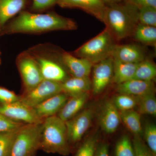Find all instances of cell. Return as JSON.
Segmentation results:
<instances>
[{"label":"cell","instance_id":"obj_1","mask_svg":"<svg viewBox=\"0 0 156 156\" xmlns=\"http://www.w3.org/2000/svg\"><path fill=\"white\" fill-rule=\"evenodd\" d=\"M77 28L76 23L73 20L54 12L37 14L23 11L6 26L4 31L9 34H40Z\"/></svg>","mask_w":156,"mask_h":156},{"label":"cell","instance_id":"obj_2","mask_svg":"<svg viewBox=\"0 0 156 156\" xmlns=\"http://www.w3.org/2000/svg\"><path fill=\"white\" fill-rule=\"evenodd\" d=\"M138 9L126 2L107 5L103 23L115 41L132 35L138 23Z\"/></svg>","mask_w":156,"mask_h":156},{"label":"cell","instance_id":"obj_3","mask_svg":"<svg viewBox=\"0 0 156 156\" xmlns=\"http://www.w3.org/2000/svg\"><path fill=\"white\" fill-rule=\"evenodd\" d=\"M40 149L48 153L64 156L70 153L65 122L58 116L48 117L44 120Z\"/></svg>","mask_w":156,"mask_h":156},{"label":"cell","instance_id":"obj_4","mask_svg":"<svg viewBox=\"0 0 156 156\" xmlns=\"http://www.w3.org/2000/svg\"><path fill=\"white\" fill-rule=\"evenodd\" d=\"M115 40L106 27L100 33L74 51L77 57L85 58L92 64L112 56L116 44Z\"/></svg>","mask_w":156,"mask_h":156},{"label":"cell","instance_id":"obj_5","mask_svg":"<svg viewBox=\"0 0 156 156\" xmlns=\"http://www.w3.org/2000/svg\"><path fill=\"white\" fill-rule=\"evenodd\" d=\"M42 123L25 124L20 128L14 140L11 156H34L40 149Z\"/></svg>","mask_w":156,"mask_h":156},{"label":"cell","instance_id":"obj_6","mask_svg":"<svg viewBox=\"0 0 156 156\" xmlns=\"http://www.w3.org/2000/svg\"><path fill=\"white\" fill-rule=\"evenodd\" d=\"M24 89L28 92L44 80L37 62L30 52H23L16 61Z\"/></svg>","mask_w":156,"mask_h":156},{"label":"cell","instance_id":"obj_7","mask_svg":"<svg viewBox=\"0 0 156 156\" xmlns=\"http://www.w3.org/2000/svg\"><path fill=\"white\" fill-rule=\"evenodd\" d=\"M61 92V83L43 80L36 87L20 96L19 101L34 108L48 98Z\"/></svg>","mask_w":156,"mask_h":156},{"label":"cell","instance_id":"obj_8","mask_svg":"<svg viewBox=\"0 0 156 156\" xmlns=\"http://www.w3.org/2000/svg\"><path fill=\"white\" fill-rule=\"evenodd\" d=\"M114 60L112 56L94 64L92 71V93L98 95L103 92L112 81Z\"/></svg>","mask_w":156,"mask_h":156},{"label":"cell","instance_id":"obj_9","mask_svg":"<svg viewBox=\"0 0 156 156\" xmlns=\"http://www.w3.org/2000/svg\"><path fill=\"white\" fill-rule=\"evenodd\" d=\"M94 110L88 108L65 122L68 139L70 143H76L82 139L92 124Z\"/></svg>","mask_w":156,"mask_h":156},{"label":"cell","instance_id":"obj_10","mask_svg":"<svg viewBox=\"0 0 156 156\" xmlns=\"http://www.w3.org/2000/svg\"><path fill=\"white\" fill-rule=\"evenodd\" d=\"M0 113L11 119L24 124H41L44 121L38 116L34 108L20 101L14 103L1 105Z\"/></svg>","mask_w":156,"mask_h":156},{"label":"cell","instance_id":"obj_11","mask_svg":"<svg viewBox=\"0 0 156 156\" xmlns=\"http://www.w3.org/2000/svg\"><path fill=\"white\" fill-rule=\"evenodd\" d=\"M31 54L38 64L44 80L62 83L69 78L62 64L50 57Z\"/></svg>","mask_w":156,"mask_h":156},{"label":"cell","instance_id":"obj_12","mask_svg":"<svg viewBox=\"0 0 156 156\" xmlns=\"http://www.w3.org/2000/svg\"><path fill=\"white\" fill-rule=\"evenodd\" d=\"M57 5L62 8L81 9L102 22L107 6L103 0H58Z\"/></svg>","mask_w":156,"mask_h":156},{"label":"cell","instance_id":"obj_13","mask_svg":"<svg viewBox=\"0 0 156 156\" xmlns=\"http://www.w3.org/2000/svg\"><path fill=\"white\" fill-rule=\"evenodd\" d=\"M59 60L68 71L74 77H89L93 65L85 58L74 56L66 52L60 54Z\"/></svg>","mask_w":156,"mask_h":156},{"label":"cell","instance_id":"obj_14","mask_svg":"<svg viewBox=\"0 0 156 156\" xmlns=\"http://www.w3.org/2000/svg\"><path fill=\"white\" fill-rule=\"evenodd\" d=\"M112 57L114 60L134 64H138L147 58L144 48L134 44L116 45Z\"/></svg>","mask_w":156,"mask_h":156},{"label":"cell","instance_id":"obj_15","mask_svg":"<svg viewBox=\"0 0 156 156\" xmlns=\"http://www.w3.org/2000/svg\"><path fill=\"white\" fill-rule=\"evenodd\" d=\"M101 128L105 133L113 134L117 131L121 122L119 111L112 100H107L103 103L99 117Z\"/></svg>","mask_w":156,"mask_h":156},{"label":"cell","instance_id":"obj_16","mask_svg":"<svg viewBox=\"0 0 156 156\" xmlns=\"http://www.w3.org/2000/svg\"><path fill=\"white\" fill-rule=\"evenodd\" d=\"M116 91L119 94H127L138 97L155 93V87L153 81H145L132 79L117 85Z\"/></svg>","mask_w":156,"mask_h":156},{"label":"cell","instance_id":"obj_17","mask_svg":"<svg viewBox=\"0 0 156 156\" xmlns=\"http://www.w3.org/2000/svg\"><path fill=\"white\" fill-rule=\"evenodd\" d=\"M68 97L65 93L61 92L40 103L34 109L38 116L43 120L56 115L67 101Z\"/></svg>","mask_w":156,"mask_h":156},{"label":"cell","instance_id":"obj_18","mask_svg":"<svg viewBox=\"0 0 156 156\" xmlns=\"http://www.w3.org/2000/svg\"><path fill=\"white\" fill-rule=\"evenodd\" d=\"M69 97L57 115L65 122L79 113L87 103L89 95V92H87Z\"/></svg>","mask_w":156,"mask_h":156},{"label":"cell","instance_id":"obj_19","mask_svg":"<svg viewBox=\"0 0 156 156\" xmlns=\"http://www.w3.org/2000/svg\"><path fill=\"white\" fill-rule=\"evenodd\" d=\"M27 0H0V28L12 17L23 11Z\"/></svg>","mask_w":156,"mask_h":156},{"label":"cell","instance_id":"obj_20","mask_svg":"<svg viewBox=\"0 0 156 156\" xmlns=\"http://www.w3.org/2000/svg\"><path fill=\"white\" fill-rule=\"evenodd\" d=\"M62 92L69 96L89 92L92 89V83L89 77L69 78L61 83Z\"/></svg>","mask_w":156,"mask_h":156},{"label":"cell","instance_id":"obj_21","mask_svg":"<svg viewBox=\"0 0 156 156\" xmlns=\"http://www.w3.org/2000/svg\"><path fill=\"white\" fill-rule=\"evenodd\" d=\"M112 81L119 85L134 78L138 64L126 63L114 60Z\"/></svg>","mask_w":156,"mask_h":156},{"label":"cell","instance_id":"obj_22","mask_svg":"<svg viewBox=\"0 0 156 156\" xmlns=\"http://www.w3.org/2000/svg\"><path fill=\"white\" fill-rule=\"evenodd\" d=\"M121 122L134 136H140L142 134L140 115L134 110L119 112Z\"/></svg>","mask_w":156,"mask_h":156},{"label":"cell","instance_id":"obj_23","mask_svg":"<svg viewBox=\"0 0 156 156\" xmlns=\"http://www.w3.org/2000/svg\"><path fill=\"white\" fill-rule=\"evenodd\" d=\"M132 35L144 44L156 47V27L137 23Z\"/></svg>","mask_w":156,"mask_h":156},{"label":"cell","instance_id":"obj_24","mask_svg":"<svg viewBox=\"0 0 156 156\" xmlns=\"http://www.w3.org/2000/svg\"><path fill=\"white\" fill-rule=\"evenodd\" d=\"M156 77L155 64L150 59L146 58L137 65L133 79L154 82Z\"/></svg>","mask_w":156,"mask_h":156},{"label":"cell","instance_id":"obj_25","mask_svg":"<svg viewBox=\"0 0 156 156\" xmlns=\"http://www.w3.org/2000/svg\"><path fill=\"white\" fill-rule=\"evenodd\" d=\"M138 112L140 114L148 115L155 116L156 99L155 93L137 97Z\"/></svg>","mask_w":156,"mask_h":156},{"label":"cell","instance_id":"obj_26","mask_svg":"<svg viewBox=\"0 0 156 156\" xmlns=\"http://www.w3.org/2000/svg\"><path fill=\"white\" fill-rule=\"evenodd\" d=\"M112 101L119 112L133 110L137 105V97L127 94H119Z\"/></svg>","mask_w":156,"mask_h":156},{"label":"cell","instance_id":"obj_27","mask_svg":"<svg viewBox=\"0 0 156 156\" xmlns=\"http://www.w3.org/2000/svg\"><path fill=\"white\" fill-rule=\"evenodd\" d=\"M115 156H135L133 143L128 135H123L117 141L115 147Z\"/></svg>","mask_w":156,"mask_h":156},{"label":"cell","instance_id":"obj_28","mask_svg":"<svg viewBox=\"0 0 156 156\" xmlns=\"http://www.w3.org/2000/svg\"><path fill=\"white\" fill-rule=\"evenodd\" d=\"M19 129L0 133V156H11L13 144Z\"/></svg>","mask_w":156,"mask_h":156},{"label":"cell","instance_id":"obj_29","mask_svg":"<svg viewBox=\"0 0 156 156\" xmlns=\"http://www.w3.org/2000/svg\"><path fill=\"white\" fill-rule=\"evenodd\" d=\"M138 23L156 27V9L143 7L138 9Z\"/></svg>","mask_w":156,"mask_h":156},{"label":"cell","instance_id":"obj_30","mask_svg":"<svg viewBox=\"0 0 156 156\" xmlns=\"http://www.w3.org/2000/svg\"><path fill=\"white\" fill-rule=\"evenodd\" d=\"M98 143L97 134L89 136L81 144L75 156H94Z\"/></svg>","mask_w":156,"mask_h":156},{"label":"cell","instance_id":"obj_31","mask_svg":"<svg viewBox=\"0 0 156 156\" xmlns=\"http://www.w3.org/2000/svg\"><path fill=\"white\" fill-rule=\"evenodd\" d=\"M144 137L146 145L156 155V126L153 123L147 122L143 130Z\"/></svg>","mask_w":156,"mask_h":156},{"label":"cell","instance_id":"obj_32","mask_svg":"<svg viewBox=\"0 0 156 156\" xmlns=\"http://www.w3.org/2000/svg\"><path fill=\"white\" fill-rule=\"evenodd\" d=\"M25 124L11 119L0 113V133L18 130Z\"/></svg>","mask_w":156,"mask_h":156},{"label":"cell","instance_id":"obj_33","mask_svg":"<svg viewBox=\"0 0 156 156\" xmlns=\"http://www.w3.org/2000/svg\"><path fill=\"white\" fill-rule=\"evenodd\" d=\"M135 156H156L148 147L140 136H134L132 140Z\"/></svg>","mask_w":156,"mask_h":156},{"label":"cell","instance_id":"obj_34","mask_svg":"<svg viewBox=\"0 0 156 156\" xmlns=\"http://www.w3.org/2000/svg\"><path fill=\"white\" fill-rule=\"evenodd\" d=\"M58 0H32V10L34 11H42L50 9L56 5Z\"/></svg>","mask_w":156,"mask_h":156},{"label":"cell","instance_id":"obj_35","mask_svg":"<svg viewBox=\"0 0 156 156\" xmlns=\"http://www.w3.org/2000/svg\"><path fill=\"white\" fill-rule=\"evenodd\" d=\"M20 96L12 91L0 87V102L10 104L19 101Z\"/></svg>","mask_w":156,"mask_h":156},{"label":"cell","instance_id":"obj_36","mask_svg":"<svg viewBox=\"0 0 156 156\" xmlns=\"http://www.w3.org/2000/svg\"><path fill=\"white\" fill-rule=\"evenodd\" d=\"M137 9L143 7H152L156 9V0H125Z\"/></svg>","mask_w":156,"mask_h":156},{"label":"cell","instance_id":"obj_37","mask_svg":"<svg viewBox=\"0 0 156 156\" xmlns=\"http://www.w3.org/2000/svg\"><path fill=\"white\" fill-rule=\"evenodd\" d=\"M94 156H109L108 144L106 142L98 143Z\"/></svg>","mask_w":156,"mask_h":156},{"label":"cell","instance_id":"obj_38","mask_svg":"<svg viewBox=\"0 0 156 156\" xmlns=\"http://www.w3.org/2000/svg\"><path fill=\"white\" fill-rule=\"evenodd\" d=\"M125 1V0H103L107 5L123 2Z\"/></svg>","mask_w":156,"mask_h":156}]
</instances>
